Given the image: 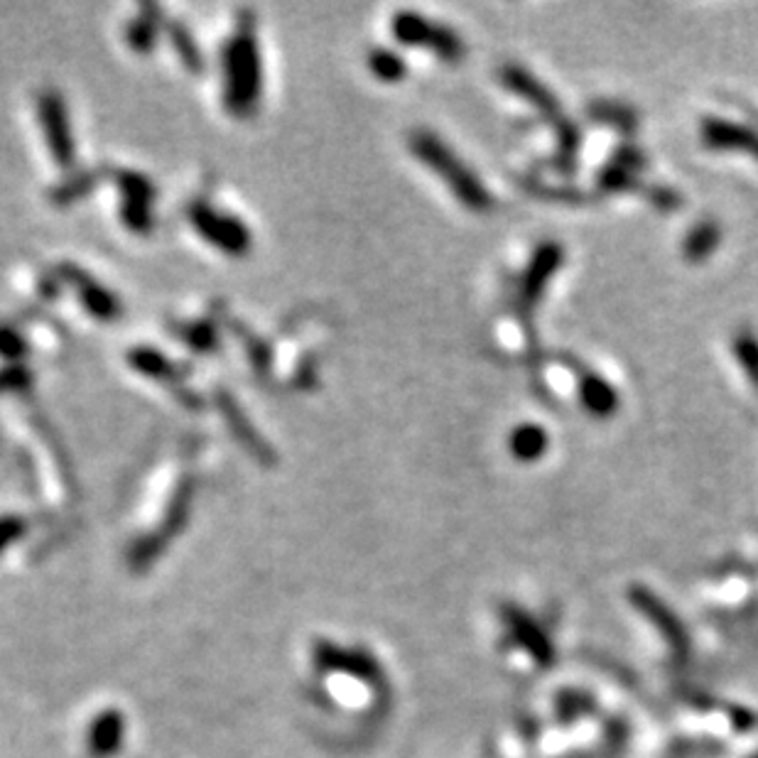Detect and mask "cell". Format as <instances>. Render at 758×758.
<instances>
[{
    "label": "cell",
    "instance_id": "ba28073f",
    "mask_svg": "<svg viewBox=\"0 0 758 758\" xmlns=\"http://www.w3.org/2000/svg\"><path fill=\"white\" fill-rule=\"evenodd\" d=\"M719 243V229L717 223L705 221L700 227H695L687 236L685 241V256L690 260H705L709 253L715 251V246Z\"/></svg>",
    "mask_w": 758,
    "mask_h": 758
},
{
    "label": "cell",
    "instance_id": "3957f363",
    "mask_svg": "<svg viewBox=\"0 0 758 758\" xmlns=\"http://www.w3.org/2000/svg\"><path fill=\"white\" fill-rule=\"evenodd\" d=\"M396 34L402 42L430 47V50L445 57L447 62H455V59H459L461 52H465V47H461L459 38L452 30L432 26V22L422 20L416 13H400L396 18Z\"/></svg>",
    "mask_w": 758,
    "mask_h": 758
},
{
    "label": "cell",
    "instance_id": "9c48e42d",
    "mask_svg": "<svg viewBox=\"0 0 758 758\" xmlns=\"http://www.w3.org/2000/svg\"><path fill=\"white\" fill-rule=\"evenodd\" d=\"M737 353H739V361L744 363V369L749 371L751 381L758 386V339L749 331H744L737 339Z\"/></svg>",
    "mask_w": 758,
    "mask_h": 758
},
{
    "label": "cell",
    "instance_id": "6da1fadb",
    "mask_svg": "<svg viewBox=\"0 0 758 758\" xmlns=\"http://www.w3.org/2000/svg\"><path fill=\"white\" fill-rule=\"evenodd\" d=\"M418 158L432 168L442 180L452 187V192L461 205H467L473 211H487L491 207V195L483 189V184L459 162L452 150H447L432 133H418L412 138Z\"/></svg>",
    "mask_w": 758,
    "mask_h": 758
},
{
    "label": "cell",
    "instance_id": "277c9868",
    "mask_svg": "<svg viewBox=\"0 0 758 758\" xmlns=\"http://www.w3.org/2000/svg\"><path fill=\"white\" fill-rule=\"evenodd\" d=\"M560 260H562V251L558 243H542L538 248L523 278V288H520V298H523L526 305H532L540 298L545 286H548L552 278V272L558 270Z\"/></svg>",
    "mask_w": 758,
    "mask_h": 758
},
{
    "label": "cell",
    "instance_id": "5b68a950",
    "mask_svg": "<svg viewBox=\"0 0 758 758\" xmlns=\"http://www.w3.org/2000/svg\"><path fill=\"white\" fill-rule=\"evenodd\" d=\"M705 138H707V143L715 148H744V150L758 152V138L751 133V130L727 123V121H707Z\"/></svg>",
    "mask_w": 758,
    "mask_h": 758
},
{
    "label": "cell",
    "instance_id": "8992f818",
    "mask_svg": "<svg viewBox=\"0 0 758 758\" xmlns=\"http://www.w3.org/2000/svg\"><path fill=\"white\" fill-rule=\"evenodd\" d=\"M579 396H582L585 408H589L599 418L611 416L614 408H616V402H619V398H616V393H614V388L607 381H604V378H599L595 373H587L582 378V386H579Z\"/></svg>",
    "mask_w": 758,
    "mask_h": 758
},
{
    "label": "cell",
    "instance_id": "52a82bcc",
    "mask_svg": "<svg viewBox=\"0 0 758 758\" xmlns=\"http://www.w3.org/2000/svg\"><path fill=\"white\" fill-rule=\"evenodd\" d=\"M545 447H548V435L538 425H520L511 435V449L518 459H538L545 452Z\"/></svg>",
    "mask_w": 758,
    "mask_h": 758
},
{
    "label": "cell",
    "instance_id": "7a4b0ae2",
    "mask_svg": "<svg viewBox=\"0 0 758 758\" xmlns=\"http://www.w3.org/2000/svg\"><path fill=\"white\" fill-rule=\"evenodd\" d=\"M503 81H506V87H511L516 93H520V97H526V101H530L540 113H545V116L550 118V121L555 123V128H558L560 160L570 162L572 156H575V148L579 143V140H577V128L562 116L558 99H555L552 93L545 89L536 77L523 72V69H520V67H506L503 69Z\"/></svg>",
    "mask_w": 758,
    "mask_h": 758
},
{
    "label": "cell",
    "instance_id": "30bf717a",
    "mask_svg": "<svg viewBox=\"0 0 758 758\" xmlns=\"http://www.w3.org/2000/svg\"><path fill=\"white\" fill-rule=\"evenodd\" d=\"M371 67L378 77H383L388 81H396L402 74V62L390 52H376L371 59Z\"/></svg>",
    "mask_w": 758,
    "mask_h": 758
}]
</instances>
